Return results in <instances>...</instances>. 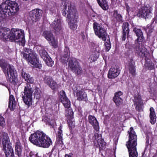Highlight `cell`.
<instances>
[{"label": "cell", "instance_id": "4dcf8cb0", "mask_svg": "<svg viewBox=\"0 0 157 157\" xmlns=\"http://www.w3.org/2000/svg\"><path fill=\"white\" fill-rule=\"evenodd\" d=\"M21 74L22 77L27 82L29 83H32L33 82V78L29 74L23 71H21Z\"/></svg>", "mask_w": 157, "mask_h": 157}, {"label": "cell", "instance_id": "d590c367", "mask_svg": "<svg viewBox=\"0 0 157 157\" xmlns=\"http://www.w3.org/2000/svg\"><path fill=\"white\" fill-rule=\"evenodd\" d=\"M104 45L106 51H108L111 48V45L109 36L108 35L104 41Z\"/></svg>", "mask_w": 157, "mask_h": 157}, {"label": "cell", "instance_id": "f1b7e54d", "mask_svg": "<svg viewBox=\"0 0 157 157\" xmlns=\"http://www.w3.org/2000/svg\"><path fill=\"white\" fill-rule=\"evenodd\" d=\"M150 122L152 124H154L156 121V116L154 109L151 107L150 109Z\"/></svg>", "mask_w": 157, "mask_h": 157}, {"label": "cell", "instance_id": "d6a6232c", "mask_svg": "<svg viewBox=\"0 0 157 157\" xmlns=\"http://www.w3.org/2000/svg\"><path fill=\"white\" fill-rule=\"evenodd\" d=\"M16 103L15 98L13 95L10 97L9 106L11 111H13L15 107Z\"/></svg>", "mask_w": 157, "mask_h": 157}, {"label": "cell", "instance_id": "60d3db41", "mask_svg": "<svg viewBox=\"0 0 157 157\" xmlns=\"http://www.w3.org/2000/svg\"><path fill=\"white\" fill-rule=\"evenodd\" d=\"M114 15L115 17L119 21H121L122 20V17L121 16L118 14L116 11L114 12Z\"/></svg>", "mask_w": 157, "mask_h": 157}, {"label": "cell", "instance_id": "ab89813d", "mask_svg": "<svg viewBox=\"0 0 157 157\" xmlns=\"http://www.w3.org/2000/svg\"><path fill=\"white\" fill-rule=\"evenodd\" d=\"M0 124L2 127H4L5 125L4 119L1 115H0Z\"/></svg>", "mask_w": 157, "mask_h": 157}, {"label": "cell", "instance_id": "4fadbf2b", "mask_svg": "<svg viewBox=\"0 0 157 157\" xmlns=\"http://www.w3.org/2000/svg\"><path fill=\"white\" fill-rule=\"evenodd\" d=\"M42 35L51 46L54 48H57L58 46L57 42L54 35L50 31H45L43 32Z\"/></svg>", "mask_w": 157, "mask_h": 157}, {"label": "cell", "instance_id": "cb8c5ba5", "mask_svg": "<svg viewBox=\"0 0 157 157\" xmlns=\"http://www.w3.org/2000/svg\"><path fill=\"white\" fill-rule=\"evenodd\" d=\"M88 119L89 122L92 126L94 129L96 131L98 132L99 129V123L95 117L89 115Z\"/></svg>", "mask_w": 157, "mask_h": 157}, {"label": "cell", "instance_id": "52a82bcc", "mask_svg": "<svg viewBox=\"0 0 157 157\" xmlns=\"http://www.w3.org/2000/svg\"><path fill=\"white\" fill-rule=\"evenodd\" d=\"M2 144L3 150L7 157H13L14 152L7 134L3 132L2 135Z\"/></svg>", "mask_w": 157, "mask_h": 157}, {"label": "cell", "instance_id": "6da1fadb", "mask_svg": "<svg viewBox=\"0 0 157 157\" xmlns=\"http://www.w3.org/2000/svg\"><path fill=\"white\" fill-rule=\"evenodd\" d=\"M29 141L33 144L40 147H48L52 144L50 138L43 132L38 131L32 134Z\"/></svg>", "mask_w": 157, "mask_h": 157}, {"label": "cell", "instance_id": "f35d334b", "mask_svg": "<svg viewBox=\"0 0 157 157\" xmlns=\"http://www.w3.org/2000/svg\"><path fill=\"white\" fill-rule=\"evenodd\" d=\"M62 136L63 133L62 128L60 126L59 128L58 131V140L62 144L63 142Z\"/></svg>", "mask_w": 157, "mask_h": 157}, {"label": "cell", "instance_id": "2e32d148", "mask_svg": "<svg viewBox=\"0 0 157 157\" xmlns=\"http://www.w3.org/2000/svg\"><path fill=\"white\" fill-rule=\"evenodd\" d=\"M134 104L136 109L140 112L143 111L144 104L140 95L138 94L135 95L133 100Z\"/></svg>", "mask_w": 157, "mask_h": 157}, {"label": "cell", "instance_id": "9a60e30c", "mask_svg": "<svg viewBox=\"0 0 157 157\" xmlns=\"http://www.w3.org/2000/svg\"><path fill=\"white\" fill-rule=\"evenodd\" d=\"M0 36L7 41L13 42L11 30L4 27H0Z\"/></svg>", "mask_w": 157, "mask_h": 157}, {"label": "cell", "instance_id": "3957f363", "mask_svg": "<svg viewBox=\"0 0 157 157\" xmlns=\"http://www.w3.org/2000/svg\"><path fill=\"white\" fill-rule=\"evenodd\" d=\"M22 54L25 59L32 66L38 68H41L42 64L38 57L32 49L25 48L23 49Z\"/></svg>", "mask_w": 157, "mask_h": 157}, {"label": "cell", "instance_id": "7402d4cb", "mask_svg": "<svg viewBox=\"0 0 157 157\" xmlns=\"http://www.w3.org/2000/svg\"><path fill=\"white\" fill-rule=\"evenodd\" d=\"M94 138L98 147L101 150H104L106 146V143L102 138L101 136L98 133L95 134Z\"/></svg>", "mask_w": 157, "mask_h": 157}, {"label": "cell", "instance_id": "b9f144b4", "mask_svg": "<svg viewBox=\"0 0 157 157\" xmlns=\"http://www.w3.org/2000/svg\"><path fill=\"white\" fill-rule=\"evenodd\" d=\"M98 57L97 55H93L89 58V61L90 62H94L98 58Z\"/></svg>", "mask_w": 157, "mask_h": 157}, {"label": "cell", "instance_id": "83f0119b", "mask_svg": "<svg viewBox=\"0 0 157 157\" xmlns=\"http://www.w3.org/2000/svg\"><path fill=\"white\" fill-rule=\"evenodd\" d=\"M51 28L54 32H59L61 29V23L60 20H55L51 24Z\"/></svg>", "mask_w": 157, "mask_h": 157}, {"label": "cell", "instance_id": "e575fe53", "mask_svg": "<svg viewBox=\"0 0 157 157\" xmlns=\"http://www.w3.org/2000/svg\"><path fill=\"white\" fill-rule=\"evenodd\" d=\"M22 151L21 145L20 142H17L15 145V151L17 155L20 156H21Z\"/></svg>", "mask_w": 157, "mask_h": 157}, {"label": "cell", "instance_id": "7c38bea8", "mask_svg": "<svg viewBox=\"0 0 157 157\" xmlns=\"http://www.w3.org/2000/svg\"><path fill=\"white\" fill-rule=\"evenodd\" d=\"M33 91L29 86L25 87L22 98L24 103L28 106H30L32 102Z\"/></svg>", "mask_w": 157, "mask_h": 157}, {"label": "cell", "instance_id": "8d00e7d4", "mask_svg": "<svg viewBox=\"0 0 157 157\" xmlns=\"http://www.w3.org/2000/svg\"><path fill=\"white\" fill-rule=\"evenodd\" d=\"M70 55V51L68 48H65L64 52V54L63 56V59L65 61L68 60L69 58Z\"/></svg>", "mask_w": 157, "mask_h": 157}, {"label": "cell", "instance_id": "ba28073f", "mask_svg": "<svg viewBox=\"0 0 157 157\" xmlns=\"http://www.w3.org/2000/svg\"><path fill=\"white\" fill-rule=\"evenodd\" d=\"M11 30L13 42H17L21 45L24 46L25 43L24 31L18 29H12Z\"/></svg>", "mask_w": 157, "mask_h": 157}, {"label": "cell", "instance_id": "603a6c76", "mask_svg": "<svg viewBox=\"0 0 157 157\" xmlns=\"http://www.w3.org/2000/svg\"><path fill=\"white\" fill-rule=\"evenodd\" d=\"M45 82L53 90H56L57 89V85L56 82L52 77L47 76L44 79Z\"/></svg>", "mask_w": 157, "mask_h": 157}, {"label": "cell", "instance_id": "9c48e42d", "mask_svg": "<svg viewBox=\"0 0 157 157\" xmlns=\"http://www.w3.org/2000/svg\"><path fill=\"white\" fill-rule=\"evenodd\" d=\"M70 70L76 75H79L82 72V69L78 61L74 58H71L68 61Z\"/></svg>", "mask_w": 157, "mask_h": 157}, {"label": "cell", "instance_id": "d6986e66", "mask_svg": "<svg viewBox=\"0 0 157 157\" xmlns=\"http://www.w3.org/2000/svg\"><path fill=\"white\" fill-rule=\"evenodd\" d=\"M66 116L68 123L70 126L73 128L75 126V121L74 113L71 108H67L66 111Z\"/></svg>", "mask_w": 157, "mask_h": 157}, {"label": "cell", "instance_id": "1f68e13d", "mask_svg": "<svg viewBox=\"0 0 157 157\" xmlns=\"http://www.w3.org/2000/svg\"><path fill=\"white\" fill-rule=\"evenodd\" d=\"M97 2L100 7L104 10H107L109 8L106 0H97Z\"/></svg>", "mask_w": 157, "mask_h": 157}, {"label": "cell", "instance_id": "74e56055", "mask_svg": "<svg viewBox=\"0 0 157 157\" xmlns=\"http://www.w3.org/2000/svg\"><path fill=\"white\" fill-rule=\"evenodd\" d=\"M145 66L149 69L151 70L154 68L153 63L150 60L147 59L145 62Z\"/></svg>", "mask_w": 157, "mask_h": 157}, {"label": "cell", "instance_id": "ee69618b", "mask_svg": "<svg viewBox=\"0 0 157 157\" xmlns=\"http://www.w3.org/2000/svg\"><path fill=\"white\" fill-rule=\"evenodd\" d=\"M72 156V154H66L65 155V157L71 156Z\"/></svg>", "mask_w": 157, "mask_h": 157}, {"label": "cell", "instance_id": "44dd1931", "mask_svg": "<svg viewBox=\"0 0 157 157\" xmlns=\"http://www.w3.org/2000/svg\"><path fill=\"white\" fill-rule=\"evenodd\" d=\"M59 97L61 102L66 108H68L70 107V101L67 98L65 92L63 90H61L60 91Z\"/></svg>", "mask_w": 157, "mask_h": 157}, {"label": "cell", "instance_id": "836d02e7", "mask_svg": "<svg viewBox=\"0 0 157 157\" xmlns=\"http://www.w3.org/2000/svg\"><path fill=\"white\" fill-rule=\"evenodd\" d=\"M129 69L130 73L132 75H136V69L133 60H131L129 64Z\"/></svg>", "mask_w": 157, "mask_h": 157}, {"label": "cell", "instance_id": "e0dca14e", "mask_svg": "<svg viewBox=\"0 0 157 157\" xmlns=\"http://www.w3.org/2000/svg\"><path fill=\"white\" fill-rule=\"evenodd\" d=\"M72 4L67 1H63L60 5V9L62 14L66 17L69 13Z\"/></svg>", "mask_w": 157, "mask_h": 157}, {"label": "cell", "instance_id": "7bdbcfd3", "mask_svg": "<svg viewBox=\"0 0 157 157\" xmlns=\"http://www.w3.org/2000/svg\"><path fill=\"white\" fill-rule=\"evenodd\" d=\"M5 16L0 5V20L3 19Z\"/></svg>", "mask_w": 157, "mask_h": 157}, {"label": "cell", "instance_id": "bcb514c9", "mask_svg": "<svg viewBox=\"0 0 157 157\" xmlns=\"http://www.w3.org/2000/svg\"><path fill=\"white\" fill-rule=\"evenodd\" d=\"M63 1H67V0H62Z\"/></svg>", "mask_w": 157, "mask_h": 157}, {"label": "cell", "instance_id": "8fae6325", "mask_svg": "<svg viewBox=\"0 0 157 157\" xmlns=\"http://www.w3.org/2000/svg\"><path fill=\"white\" fill-rule=\"evenodd\" d=\"M152 9L148 6H144L139 10L137 15L145 19L149 18L152 15Z\"/></svg>", "mask_w": 157, "mask_h": 157}, {"label": "cell", "instance_id": "4316f807", "mask_svg": "<svg viewBox=\"0 0 157 157\" xmlns=\"http://www.w3.org/2000/svg\"><path fill=\"white\" fill-rule=\"evenodd\" d=\"M122 39L124 41L127 36L129 32V25L127 22H124L122 25Z\"/></svg>", "mask_w": 157, "mask_h": 157}, {"label": "cell", "instance_id": "d4e9b609", "mask_svg": "<svg viewBox=\"0 0 157 157\" xmlns=\"http://www.w3.org/2000/svg\"><path fill=\"white\" fill-rule=\"evenodd\" d=\"M76 95L78 100L82 101H86L87 96L86 92L82 90H77L75 92Z\"/></svg>", "mask_w": 157, "mask_h": 157}, {"label": "cell", "instance_id": "7a4b0ae2", "mask_svg": "<svg viewBox=\"0 0 157 157\" xmlns=\"http://www.w3.org/2000/svg\"><path fill=\"white\" fill-rule=\"evenodd\" d=\"M128 140L126 143L130 157L138 156L136 146L137 145V136L133 128L131 127L128 131Z\"/></svg>", "mask_w": 157, "mask_h": 157}, {"label": "cell", "instance_id": "484cf974", "mask_svg": "<svg viewBox=\"0 0 157 157\" xmlns=\"http://www.w3.org/2000/svg\"><path fill=\"white\" fill-rule=\"evenodd\" d=\"M122 94V92L121 91H118L115 93L113 100L117 106H119L122 104L123 100L120 98V96Z\"/></svg>", "mask_w": 157, "mask_h": 157}, {"label": "cell", "instance_id": "ac0fdd59", "mask_svg": "<svg viewBox=\"0 0 157 157\" xmlns=\"http://www.w3.org/2000/svg\"><path fill=\"white\" fill-rule=\"evenodd\" d=\"M42 11L39 9H36L31 11L29 13V17L33 21L36 22L40 20L42 16Z\"/></svg>", "mask_w": 157, "mask_h": 157}, {"label": "cell", "instance_id": "f546056e", "mask_svg": "<svg viewBox=\"0 0 157 157\" xmlns=\"http://www.w3.org/2000/svg\"><path fill=\"white\" fill-rule=\"evenodd\" d=\"M133 31L137 37L138 41L139 43L142 42L144 39V37L141 30L139 29L135 28L133 29Z\"/></svg>", "mask_w": 157, "mask_h": 157}, {"label": "cell", "instance_id": "f6af8a7d", "mask_svg": "<svg viewBox=\"0 0 157 157\" xmlns=\"http://www.w3.org/2000/svg\"><path fill=\"white\" fill-rule=\"evenodd\" d=\"M22 0L23 1H31V0Z\"/></svg>", "mask_w": 157, "mask_h": 157}, {"label": "cell", "instance_id": "5b68a950", "mask_svg": "<svg viewBox=\"0 0 157 157\" xmlns=\"http://www.w3.org/2000/svg\"><path fill=\"white\" fill-rule=\"evenodd\" d=\"M0 66L3 71L6 74L10 81L15 83L17 80V74L14 67L8 64L6 61L2 62Z\"/></svg>", "mask_w": 157, "mask_h": 157}, {"label": "cell", "instance_id": "8992f818", "mask_svg": "<svg viewBox=\"0 0 157 157\" xmlns=\"http://www.w3.org/2000/svg\"><path fill=\"white\" fill-rule=\"evenodd\" d=\"M66 18L70 29L73 30H75L77 27L78 14L76 8L72 4Z\"/></svg>", "mask_w": 157, "mask_h": 157}, {"label": "cell", "instance_id": "5bb4252c", "mask_svg": "<svg viewBox=\"0 0 157 157\" xmlns=\"http://www.w3.org/2000/svg\"><path fill=\"white\" fill-rule=\"evenodd\" d=\"M39 54L47 65L50 67L53 66L54 64L53 60L44 49H40L39 51Z\"/></svg>", "mask_w": 157, "mask_h": 157}, {"label": "cell", "instance_id": "ffe728a7", "mask_svg": "<svg viewBox=\"0 0 157 157\" xmlns=\"http://www.w3.org/2000/svg\"><path fill=\"white\" fill-rule=\"evenodd\" d=\"M120 69L117 66L112 67L109 69L108 74V77L110 79H114L117 77L120 74Z\"/></svg>", "mask_w": 157, "mask_h": 157}, {"label": "cell", "instance_id": "30bf717a", "mask_svg": "<svg viewBox=\"0 0 157 157\" xmlns=\"http://www.w3.org/2000/svg\"><path fill=\"white\" fill-rule=\"evenodd\" d=\"M93 27L95 35L104 41L108 36L105 30L96 22L94 23Z\"/></svg>", "mask_w": 157, "mask_h": 157}, {"label": "cell", "instance_id": "277c9868", "mask_svg": "<svg viewBox=\"0 0 157 157\" xmlns=\"http://www.w3.org/2000/svg\"><path fill=\"white\" fill-rule=\"evenodd\" d=\"M2 11L6 16H10L15 14L18 10L17 4L13 1L7 0L0 5Z\"/></svg>", "mask_w": 157, "mask_h": 157}]
</instances>
